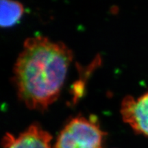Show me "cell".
<instances>
[{"mask_svg":"<svg viewBox=\"0 0 148 148\" xmlns=\"http://www.w3.org/2000/svg\"><path fill=\"white\" fill-rule=\"evenodd\" d=\"M72 60L63 42L43 36L27 38L13 68L18 99L29 109L47 110L60 95Z\"/></svg>","mask_w":148,"mask_h":148,"instance_id":"1","label":"cell"},{"mask_svg":"<svg viewBox=\"0 0 148 148\" xmlns=\"http://www.w3.org/2000/svg\"><path fill=\"white\" fill-rule=\"evenodd\" d=\"M105 132L95 115L71 118L60 131L54 148H102Z\"/></svg>","mask_w":148,"mask_h":148,"instance_id":"2","label":"cell"},{"mask_svg":"<svg viewBox=\"0 0 148 148\" xmlns=\"http://www.w3.org/2000/svg\"><path fill=\"white\" fill-rule=\"evenodd\" d=\"M121 114L135 132L148 137V90L137 98L130 95L123 98Z\"/></svg>","mask_w":148,"mask_h":148,"instance_id":"3","label":"cell"},{"mask_svg":"<svg viewBox=\"0 0 148 148\" xmlns=\"http://www.w3.org/2000/svg\"><path fill=\"white\" fill-rule=\"evenodd\" d=\"M52 136L38 123H33L18 136L6 133L3 138V148H51Z\"/></svg>","mask_w":148,"mask_h":148,"instance_id":"4","label":"cell"},{"mask_svg":"<svg viewBox=\"0 0 148 148\" xmlns=\"http://www.w3.org/2000/svg\"><path fill=\"white\" fill-rule=\"evenodd\" d=\"M24 12L23 5L18 1L2 0L1 1V26L9 27L19 21Z\"/></svg>","mask_w":148,"mask_h":148,"instance_id":"5","label":"cell"}]
</instances>
